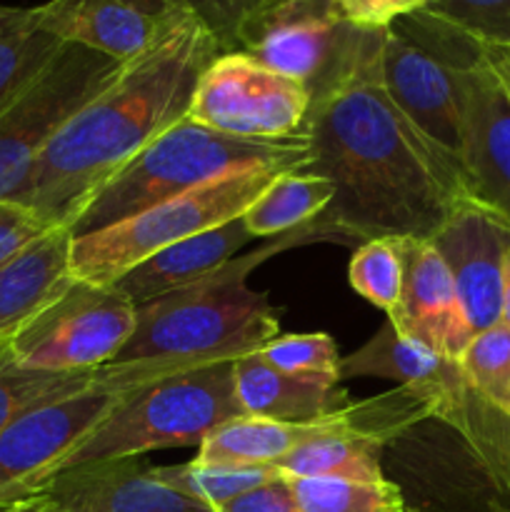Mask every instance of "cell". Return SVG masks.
<instances>
[{
    "label": "cell",
    "instance_id": "obj_9",
    "mask_svg": "<svg viewBox=\"0 0 510 512\" xmlns=\"http://www.w3.org/2000/svg\"><path fill=\"white\" fill-rule=\"evenodd\" d=\"M480 55L475 45L400 18L385 30L380 70L393 103L433 143L460 160L463 148V68Z\"/></svg>",
    "mask_w": 510,
    "mask_h": 512
},
{
    "label": "cell",
    "instance_id": "obj_42",
    "mask_svg": "<svg viewBox=\"0 0 510 512\" xmlns=\"http://www.w3.org/2000/svg\"><path fill=\"white\" fill-rule=\"evenodd\" d=\"M505 500H510V498H505Z\"/></svg>",
    "mask_w": 510,
    "mask_h": 512
},
{
    "label": "cell",
    "instance_id": "obj_30",
    "mask_svg": "<svg viewBox=\"0 0 510 512\" xmlns=\"http://www.w3.org/2000/svg\"><path fill=\"white\" fill-rule=\"evenodd\" d=\"M465 383L495 408L510 413V328L498 323L483 330L460 355Z\"/></svg>",
    "mask_w": 510,
    "mask_h": 512
},
{
    "label": "cell",
    "instance_id": "obj_24",
    "mask_svg": "<svg viewBox=\"0 0 510 512\" xmlns=\"http://www.w3.org/2000/svg\"><path fill=\"white\" fill-rule=\"evenodd\" d=\"M63 45L33 23L28 8H5L0 23V113L48 68Z\"/></svg>",
    "mask_w": 510,
    "mask_h": 512
},
{
    "label": "cell",
    "instance_id": "obj_26",
    "mask_svg": "<svg viewBox=\"0 0 510 512\" xmlns=\"http://www.w3.org/2000/svg\"><path fill=\"white\" fill-rule=\"evenodd\" d=\"M150 473L168 488L213 510L283 475L278 465H203L198 460L180 465H150Z\"/></svg>",
    "mask_w": 510,
    "mask_h": 512
},
{
    "label": "cell",
    "instance_id": "obj_12",
    "mask_svg": "<svg viewBox=\"0 0 510 512\" xmlns=\"http://www.w3.org/2000/svg\"><path fill=\"white\" fill-rule=\"evenodd\" d=\"M308 110L303 83L233 50L220 53L200 75L188 118L235 138L290 140L303 135Z\"/></svg>",
    "mask_w": 510,
    "mask_h": 512
},
{
    "label": "cell",
    "instance_id": "obj_21",
    "mask_svg": "<svg viewBox=\"0 0 510 512\" xmlns=\"http://www.w3.org/2000/svg\"><path fill=\"white\" fill-rule=\"evenodd\" d=\"M235 395L243 415L283 423H313L348 408V390L320 380L295 378L270 368L258 353L243 355L233 363Z\"/></svg>",
    "mask_w": 510,
    "mask_h": 512
},
{
    "label": "cell",
    "instance_id": "obj_4",
    "mask_svg": "<svg viewBox=\"0 0 510 512\" xmlns=\"http://www.w3.org/2000/svg\"><path fill=\"white\" fill-rule=\"evenodd\" d=\"M310 160L308 140H248L183 118L113 175L70 223L73 238L123 223L163 200L248 170H298Z\"/></svg>",
    "mask_w": 510,
    "mask_h": 512
},
{
    "label": "cell",
    "instance_id": "obj_3",
    "mask_svg": "<svg viewBox=\"0 0 510 512\" xmlns=\"http://www.w3.org/2000/svg\"><path fill=\"white\" fill-rule=\"evenodd\" d=\"M308 240H318L310 225L233 258L188 288L138 305V323L118 360L223 363L258 353L280 335V310L270 305L268 295L248 288V275L285 248Z\"/></svg>",
    "mask_w": 510,
    "mask_h": 512
},
{
    "label": "cell",
    "instance_id": "obj_27",
    "mask_svg": "<svg viewBox=\"0 0 510 512\" xmlns=\"http://www.w3.org/2000/svg\"><path fill=\"white\" fill-rule=\"evenodd\" d=\"M300 512H405L403 490L393 480L288 478Z\"/></svg>",
    "mask_w": 510,
    "mask_h": 512
},
{
    "label": "cell",
    "instance_id": "obj_36",
    "mask_svg": "<svg viewBox=\"0 0 510 512\" xmlns=\"http://www.w3.org/2000/svg\"><path fill=\"white\" fill-rule=\"evenodd\" d=\"M483 53H485V58L490 60V65L495 68V73L500 75V80H503L505 90H508V95H510V58L495 48H483Z\"/></svg>",
    "mask_w": 510,
    "mask_h": 512
},
{
    "label": "cell",
    "instance_id": "obj_32",
    "mask_svg": "<svg viewBox=\"0 0 510 512\" xmlns=\"http://www.w3.org/2000/svg\"><path fill=\"white\" fill-rule=\"evenodd\" d=\"M183 3L188 13L213 35L220 53H233L243 23L265 0H183Z\"/></svg>",
    "mask_w": 510,
    "mask_h": 512
},
{
    "label": "cell",
    "instance_id": "obj_13",
    "mask_svg": "<svg viewBox=\"0 0 510 512\" xmlns=\"http://www.w3.org/2000/svg\"><path fill=\"white\" fill-rule=\"evenodd\" d=\"M0 512H215L153 478L143 458L63 470Z\"/></svg>",
    "mask_w": 510,
    "mask_h": 512
},
{
    "label": "cell",
    "instance_id": "obj_8",
    "mask_svg": "<svg viewBox=\"0 0 510 512\" xmlns=\"http://www.w3.org/2000/svg\"><path fill=\"white\" fill-rule=\"evenodd\" d=\"M370 33L340 13L338 0H265L243 23L235 50L303 83L313 100L348 73Z\"/></svg>",
    "mask_w": 510,
    "mask_h": 512
},
{
    "label": "cell",
    "instance_id": "obj_40",
    "mask_svg": "<svg viewBox=\"0 0 510 512\" xmlns=\"http://www.w3.org/2000/svg\"><path fill=\"white\" fill-rule=\"evenodd\" d=\"M495 50H500V53H505L510 58V48H495Z\"/></svg>",
    "mask_w": 510,
    "mask_h": 512
},
{
    "label": "cell",
    "instance_id": "obj_11",
    "mask_svg": "<svg viewBox=\"0 0 510 512\" xmlns=\"http://www.w3.org/2000/svg\"><path fill=\"white\" fill-rule=\"evenodd\" d=\"M123 63L65 43L48 68L0 113V200L13 198L53 135Z\"/></svg>",
    "mask_w": 510,
    "mask_h": 512
},
{
    "label": "cell",
    "instance_id": "obj_20",
    "mask_svg": "<svg viewBox=\"0 0 510 512\" xmlns=\"http://www.w3.org/2000/svg\"><path fill=\"white\" fill-rule=\"evenodd\" d=\"M68 228H50L43 238L0 265V343H10L25 323L58 298L70 275Z\"/></svg>",
    "mask_w": 510,
    "mask_h": 512
},
{
    "label": "cell",
    "instance_id": "obj_15",
    "mask_svg": "<svg viewBox=\"0 0 510 512\" xmlns=\"http://www.w3.org/2000/svg\"><path fill=\"white\" fill-rule=\"evenodd\" d=\"M453 278L455 295L473 338L500 323L503 260L510 225L475 200H465L430 238Z\"/></svg>",
    "mask_w": 510,
    "mask_h": 512
},
{
    "label": "cell",
    "instance_id": "obj_17",
    "mask_svg": "<svg viewBox=\"0 0 510 512\" xmlns=\"http://www.w3.org/2000/svg\"><path fill=\"white\" fill-rule=\"evenodd\" d=\"M403 293L388 320L410 343L445 360H460L473 340L453 278L430 240L403 238Z\"/></svg>",
    "mask_w": 510,
    "mask_h": 512
},
{
    "label": "cell",
    "instance_id": "obj_18",
    "mask_svg": "<svg viewBox=\"0 0 510 512\" xmlns=\"http://www.w3.org/2000/svg\"><path fill=\"white\" fill-rule=\"evenodd\" d=\"M343 378H383L398 388L423 393L433 403L435 420L450 430L463 415L470 398V385L458 360H445L420 345L405 340L390 320L363 345L340 360Z\"/></svg>",
    "mask_w": 510,
    "mask_h": 512
},
{
    "label": "cell",
    "instance_id": "obj_2",
    "mask_svg": "<svg viewBox=\"0 0 510 512\" xmlns=\"http://www.w3.org/2000/svg\"><path fill=\"white\" fill-rule=\"evenodd\" d=\"M220 55L213 35L193 18L118 73L53 135L10 200L68 228L90 198L158 135L188 118L200 75Z\"/></svg>",
    "mask_w": 510,
    "mask_h": 512
},
{
    "label": "cell",
    "instance_id": "obj_34",
    "mask_svg": "<svg viewBox=\"0 0 510 512\" xmlns=\"http://www.w3.org/2000/svg\"><path fill=\"white\" fill-rule=\"evenodd\" d=\"M425 3L428 0H338V8L358 28L388 30L390 25L413 15Z\"/></svg>",
    "mask_w": 510,
    "mask_h": 512
},
{
    "label": "cell",
    "instance_id": "obj_5",
    "mask_svg": "<svg viewBox=\"0 0 510 512\" xmlns=\"http://www.w3.org/2000/svg\"><path fill=\"white\" fill-rule=\"evenodd\" d=\"M233 363H210L148 385L93 430L48 478L100 460L145 458L153 450L168 448H198L215 428L243 415L235 395Z\"/></svg>",
    "mask_w": 510,
    "mask_h": 512
},
{
    "label": "cell",
    "instance_id": "obj_33",
    "mask_svg": "<svg viewBox=\"0 0 510 512\" xmlns=\"http://www.w3.org/2000/svg\"><path fill=\"white\" fill-rule=\"evenodd\" d=\"M48 230L50 225L23 203L8 198L0 200V265L23 253Z\"/></svg>",
    "mask_w": 510,
    "mask_h": 512
},
{
    "label": "cell",
    "instance_id": "obj_39",
    "mask_svg": "<svg viewBox=\"0 0 510 512\" xmlns=\"http://www.w3.org/2000/svg\"><path fill=\"white\" fill-rule=\"evenodd\" d=\"M5 350H8V343H0V358L5 355Z\"/></svg>",
    "mask_w": 510,
    "mask_h": 512
},
{
    "label": "cell",
    "instance_id": "obj_16",
    "mask_svg": "<svg viewBox=\"0 0 510 512\" xmlns=\"http://www.w3.org/2000/svg\"><path fill=\"white\" fill-rule=\"evenodd\" d=\"M460 165L475 203L510 225V95L483 48L463 68Z\"/></svg>",
    "mask_w": 510,
    "mask_h": 512
},
{
    "label": "cell",
    "instance_id": "obj_38",
    "mask_svg": "<svg viewBox=\"0 0 510 512\" xmlns=\"http://www.w3.org/2000/svg\"><path fill=\"white\" fill-rule=\"evenodd\" d=\"M480 512H510V500L505 498H493L485 503V508Z\"/></svg>",
    "mask_w": 510,
    "mask_h": 512
},
{
    "label": "cell",
    "instance_id": "obj_41",
    "mask_svg": "<svg viewBox=\"0 0 510 512\" xmlns=\"http://www.w3.org/2000/svg\"><path fill=\"white\" fill-rule=\"evenodd\" d=\"M3 15H5V8H3V5H0V23H3Z\"/></svg>",
    "mask_w": 510,
    "mask_h": 512
},
{
    "label": "cell",
    "instance_id": "obj_14",
    "mask_svg": "<svg viewBox=\"0 0 510 512\" xmlns=\"http://www.w3.org/2000/svg\"><path fill=\"white\" fill-rule=\"evenodd\" d=\"M30 10L40 30L128 63L188 18L183 0H48Z\"/></svg>",
    "mask_w": 510,
    "mask_h": 512
},
{
    "label": "cell",
    "instance_id": "obj_25",
    "mask_svg": "<svg viewBox=\"0 0 510 512\" xmlns=\"http://www.w3.org/2000/svg\"><path fill=\"white\" fill-rule=\"evenodd\" d=\"M108 365L93 370H33L15 363L5 350L0 358V433L38 405L68 398L103 380Z\"/></svg>",
    "mask_w": 510,
    "mask_h": 512
},
{
    "label": "cell",
    "instance_id": "obj_6",
    "mask_svg": "<svg viewBox=\"0 0 510 512\" xmlns=\"http://www.w3.org/2000/svg\"><path fill=\"white\" fill-rule=\"evenodd\" d=\"M203 365L210 363L115 360L105 378L90 388L20 415L0 433V510L43 483L93 430L148 385Z\"/></svg>",
    "mask_w": 510,
    "mask_h": 512
},
{
    "label": "cell",
    "instance_id": "obj_1",
    "mask_svg": "<svg viewBox=\"0 0 510 512\" xmlns=\"http://www.w3.org/2000/svg\"><path fill=\"white\" fill-rule=\"evenodd\" d=\"M385 30H373L348 73L310 100L305 170L335 195L310 228L318 238H413L435 230L473 200L455 155L428 138L388 95L380 70Z\"/></svg>",
    "mask_w": 510,
    "mask_h": 512
},
{
    "label": "cell",
    "instance_id": "obj_19",
    "mask_svg": "<svg viewBox=\"0 0 510 512\" xmlns=\"http://www.w3.org/2000/svg\"><path fill=\"white\" fill-rule=\"evenodd\" d=\"M250 240L253 235L245 228L243 218L228 220L218 228L180 240V243L155 253L145 263L135 265L115 283V288L138 308V305L158 300L218 273Z\"/></svg>",
    "mask_w": 510,
    "mask_h": 512
},
{
    "label": "cell",
    "instance_id": "obj_29",
    "mask_svg": "<svg viewBox=\"0 0 510 512\" xmlns=\"http://www.w3.org/2000/svg\"><path fill=\"white\" fill-rule=\"evenodd\" d=\"M415 15L480 48H510V0H428Z\"/></svg>",
    "mask_w": 510,
    "mask_h": 512
},
{
    "label": "cell",
    "instance_id": "obj_35",
    "mask_svg": "<svg viewBox=\"0 0 510 512\" xmlns=\"http://www.w3.org/2000/svg\"><path fill=\"white\" fill-rule=\"evenodd\" d=\"M215 512H300V508L293 488H290V480L280 475V478L230 500Z\"/></svg>",
    "mask_w": 510,
    "mask_h": 512
},
{
    "label": "cell",
    "instance_id": "obj_37",
    "mask_svg": "<svg viewBox=\"0 0 510 512\" xmlns=\"http://www.w3.org/2000/svg\"><path fill=\"white\" fill-rule=\"evenodd\" d=\"M500 323L510 328V248L503 260V310H500Z\"/></svg>",
    "mask_w": 510,
    "mask_h": 512
},
{
    "label": "cell",
    "instance_id": "obj_10",
    "mask_svg": "<svg viewBox=\"0 0 510 512\" xmlns=\"http://www.w3.org/2000/svg\"><path fill=\"white\" fill-rule=\"evenodd\" d=\"M138 308L115 285L70 280L10 338L8 353L33 370H93L115 363L133 335Z\"/></svg>",
    "mask_w": 510,
    "mask_h": 512
},
{
    "label": "cell",
    "instance_id": "obj_31",
    "mask_svg": "<svg viewBox=\"0 0 510 512\" xmlns=\"http://www.w3.org/2000/svg\"><path fill=\"white\" fill-rule=\"evenodd\" d=\"M258 355L270 368L295 375V378L320 380V383L333 385L343 380V375H340V360L343 358H340L338 345L328 333L275 335L258 350Z\"/></svg>",
    "mask_w": 510,
    "mask_h": 512
},
{
    "label": "cell",
    "instance_id": "obj_22",
    "mask_svg": "<svg viewBox=\"0 0 510 512\" xmlns=\"http://www.w3.org/2000/svg\"><path fill=\"white\" fill-rule=\"evenodd\" d=\"M343 413L345 410H340L313 423H283L240 415L215 428L198 445V455L193 460L203 465H275L298 445L338 428L343 423Z\"/></svg>",
    "mask_w": 510,
    "mask_h": 512
},
{
    "label": "cell",
    "instance_id": "obj_28",
    "mask_svg": "<svg viewBox=\"0 0 510 512\" xmlns=\"http://www.w3.org/2000/svg\"><path fill=\"white\" fill-rule=\"evenodd\" d=\"M403 238L365 240L348 265V283L355 293L390 315L403 293Z\"/></svg>",
    "mask_w": 510,
    "mask_h": 512
},
{
    "label": "cell",
    "instance_id": "obj_23",
    "mask_svg": "<svg viewBox=\"0 0 510 512\" xmlns=\"http://www.w3.org/2000/svg\"><path fill=\"white\" fill-rule=\"evenodd\" d=\"M335 188L328 178L310 170H283L268 183V188L248 205L243 218L248 233L255 238H280L308 228L325 213Z\"/></svg>",
    "mask_w": 510,
    "mask_h": 512
},
{
    "label": "cell",
    "instance_id": "obj_7",
    "mask_svg": "<svg viewBox=\"0 0 510 512\" xmlns=\"http://www.w3.org/2000/svg\"><path fill=\"white\" fill-rule=\"evenodd\" d=\"M283 170H248L210 180L163 200L123 223L73 238L70 275L93 285H115L128 270L160 250L240 218Z\"/></svg>",
    "mask_w": 510,
    "mask_h": 512
}]
</instances>
